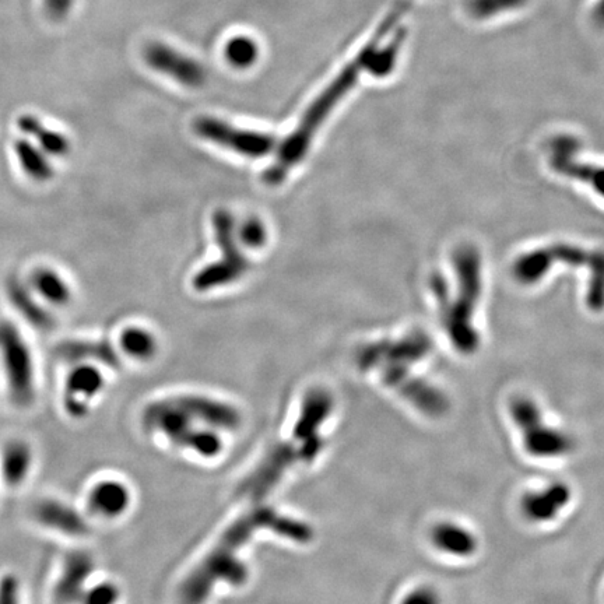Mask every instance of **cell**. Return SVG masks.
Returning a JSON list of instances; mask_svg holds the SVG:
<instances>
[{
    "mask_svg": "<svg viewBox=\"0 0 604 604\" xmlns=\"http://www.w3.org/2000/svg\"><path fill=\"white\" fill-rule=\"evenodd\" d=\"M261 530H272L297 543H307L314 536L307 523L279 514L275 509L263 507L248 512L228 526L212 551L185 579L179 591L182 603H205L220 582L234 586L244 584L248 579V568L240 557L241 547Z\"/></svg>",
    "mask_w": 604,
    "mask_h": 604,
    "instance_id": "1",
    "label": "cell"
},
{
    "mask_svg": "<svg viewBox=\"0 0 604 604\" xmlns=\"http://www.w3.org/2000/svg\"><path fill=\"white\" fill-rule=\"evenodd\" d=\"M393 61H395V56L389 51L377 54L374 44L364 49L363 54L346 66L340 75L315 98L314 103L309 105L300 124L289 138L284 140L276 160L263 174V181L270 186L282 184L290 171L307 156L316 132L321 129L333 108L356 86L361 73L368 70L375 76H385L386 73L391 72Z\"/></svg>",
    "mask_w": 604,
    "mask_h": 604,
    "instance_id": "2",
    "label": "cell"
},
{
    "mask_svg": "<svg viewBox=\"0 0 604 604\" xmlns=\"http://www.w3.org/2000/svg\"><path fill=\"white\" fill-rule=\"evenodd\" d=\"M453 269L456 276L455 296L449 293L447 282L440 275H435L431 280V290L440 305L442 322L453 346L462 354H473L480 346L479 333L473 322L483 290L479 251L472 245H463L453 256Z\"/></svg>",
    "mask_w": 604,
    "mask_h": 604,
    "instance_id": "3",
    "label": "cell"
},
{
    "mask_svg": "<svg viewBox=\"0 0 604 604\" xmlns=\"http://www.w3.org/2000/svg\"><path fill=\"white\" fill-rule=\"evenodd\" d=\"M568 263L588 269L589 284L586 304L592 311L604 309V251H593L570 244H551L533 249L516 259L512 275L523 286L539 283L556 263Z\"/></svg>",
    "mask_w": 604,
    "mask_h": 604,
    "instance_id": "4",
    "label": "cell"
},
{
    "mask_svg": "<svg viewBox=\"0 0 604 604\" xmlns=\"http://www.w3.org/2000/svg\"><path fill=\"white\" fill-rule=\"evenodd\" d=\"M0 363L14 405L21 409L33 405L37 393L33 353L16 323L7 319L0 321Z\"/></svg>",
    "mask_w": 604,
    "mask_h": 604,
    "instance_id": "5",
    "label": "cell"
},
{
    "mask_svg": "<svg viewBox=\"0 0 604 604\" xmlns=\"http://www.w3.org/2000/svg\"><path fill=\"white\" fill-rule=\"evenodd\" d=\"M213 226L217 244L223 255L220 261L206 266L195 276L193 287L198 291L217 289L238 282L251 268L248 259L238 248L237 235H234V219L230 212L217 210L213 216Z\"/></svg>",
    "mask_w": 604,
    "mask_h": 604,
    "instance_id": "6",
    "label": "cell"
},
{
    "mask_svg": "<svg viewBox=\"0 0 604 604\" xmlns=\"http://www.w3.org/2000/svg\"><path fill=\"white\" fill-rule=\"evenodd\" d=\"M433 342L427 333L414 330L399 340H379L358 351L357 364L361 370L382 367H405L421 363L430 356Z\"/></svg>",
    "mask_w": 604,
    "mask_h": 604,
    "instance_id": "7",
    "label": "cell"
},
{
    "mask_svg": "<svg viewBox=\"0 0 604 604\" xmlns=\"http://www.w3.org/2000/svg\"><path fill=\"white\" fill-rule=\"evenodd\" d=\"M193 129L199 138L249 158L268 156L277 145L275 136L269 133L237 128L217 118L196 119Z\"/></svg>",
    "mask_w": 604,
    "mask_h": 604,
    "instance_id": "8",
    "label": "cell"
},
{
    "mask_svg": "<svg viewBox=\"0 0 604 604\" xmlns=\"http://www.w3.org/2000/svg\"><path fill=\"white\" fill-rule=\"evenodd\" d=\"M379 371L382 381L403 396L410 405L424 413V416L438 419L448 413V396L437 386L413 375L410 368L382 367Z\"/></svg>",
    "mask_w": 604,
    "mask_h": 604,
    "instance_id": "9",
    "label": "cell"
},
{
    "mask_svg": "<svg viewBox=\"0 0 604 604\" xmlns=\"http://www.w3.org/2000/svg\"><path fill=\"white\" fill-rule=\"evenodd\" d=\"M300 460H302L300 447L290 442L275 445L270 448L258 466L242 480L238 493L251 500H262L280 483L284 474Z\"/></svg>",
    "mask_w": 604,
    "mask_h": 604,
    "instance_id": "10",
    "label": "cell"
},
{
    "mask_svg": "<svg viewBox=\"0 0 604 604\" xmlns=\"http://www.w3.org/2000/svg\"><path fill=\"white\" fill-rule=\"evenodd\" d=\"M549 146V161L554 171L584 182L604 199V165L579 160V143L570 136H558Z\"/></svg>",
    "mask_w": 604,
    "mask_h": 604,
    "instance_id": "11",
    "label": "cell"
},
{
    "mask_svg": "<svg viewBox=\"0 0 604 604\" xmlns=\"http://www.w3.org/2000/svg\"><path fill=\"white\" fill-rule=\"evenodd\" d=\"M574 491L564 481H553L547 486L536 488L522 495V515L535 525L556 522L565 509L570 507Z\"/></svg>",
    "mask_w": 604,
    "mask_h": 604,
    "instance_id": "12",
    "label": "cell"
},
{
    "mask_svg": "<svg viewBox=\"0 0 604 604\" xmlns=\"http://www.w3.org/2000/svg\"><path fill=\"white\" fill-rule=\"evenodd\" d=\"M523 448L537 459H563L577 449L574 435L563 428L551 426L546 416L521 430Z\"/></svg>",
    "mask_w": 604,
    "mask_h": 604,
    "instance_id": "13",
    "label": "cell"
},
{
    "mask_svg": "<svg viewBox=\"0 0 604 604\" xmlns=\"http://www.w3.org/2000/svg\"><path fill=\"white\" fill-rule=\"evenodd\" d=\"M104 388L103 372L96 365L79 363L69 372L63 391V406L73 419H84L90 412V402Z\"/></svg>",
    "mask_w": 604,
    "mask_h": 604,
    "instance_id": "14",
    "label": "cell"
},
{
    "mask_svg": "<svg viewBox=\"0 0 604 604\" xmlns=\"http://www.w3.org/2000/svg\"><path fill=\"white\" fill-rule=\"evenodd\" d=\"M179 409L184 410L193 423H200L212 430H235L240 427L241 414L235 407L205 396L185 395L172 398Z\"/></svg>",
    "mask_w": 604,
    "mask_h": 604,
    "instance_id": "15",
    "label": "cell"
},
{
    "mask_svg": "<svg viewBox=\"0 0 604 604\" xmlns=\"http://www.w3.org/2000/svg\"><path fill=\"white\" fill-rule=\"evenodd\" d=\"M146 61L151 68L172 77L184 86L198 87L206 79L205 69L192 58L163 44H153L146 49Z\"/></svg>",
    "mask_w": 604,
    "mask_h": 604,
    "instance_id": "16",
    "label": "cell"
},
{
    "mask_svg": "<svg viewBox=\"0 0 604 604\" xmlns=\"http://www.w3.org/2000/svg\"><path fill=\"white\" fill-rule=\"evenodd\" d=\"M33 518L42 528L54 530L61 535L80 537L89 533L86 519L66 502L45 498L34 505Z\"/></svg>",
    "mask_w": 604,
    "mask_h": 604,
    "instance_id": "17",
    "label": "cell"
},
{
    "mask_svg": "<svg viewBox=\"0 0 604 604\" xmlns=\"http://www.w3.org/2000/svg\"><path fill=\"white\" fill-rule=\"evenodd\" d=\"M93 571L94 561L89 554L84 551L70 553L63 561L62 572L55 585L56 602L59 604L80 602Z\"/></svg>",
    "mask_w": 604,
    "mask_h": 604,
    "instance_id": "18",
    "label": "cell"
},
{
    "mask_svg": "<svg viewBox=\"0 0 604 604\" xmlns=\"http://www.w3.org/2000/svg\"><path fill=\"white\" fill-rule=\"evenodd\" d=\"M332 410V395L322 388L311 389L302 400L300 416L294 427V440L300 445L307 441L322 440L319 430L329 419Z\"/></svg>",
    "mask_w": 604,
    "mask_h": 604,
    "instance_id": "19",
    "label": "cell"
},
{
    "mask_svg": "<svg viewBox=\"0 0 604 604\" xmlns=\"http://www.w3.org/2000/svg\"><path fill=\"white\" fill-rule=\"evenodd\" d=\"M431 543L445 556L453 558H472L480 549V540L476 533L458 522H438L431 529Z\"/></svg>",
    "mask_w": 604,
    "mask_h": 604,
    "instance_id": "20",
    "label": "cell"
},
{
    "mask_svg": "<svg viewBox=\"0 0 604 604\" xmlns=\"http://www.w3.org/2000/svg\"><path fill=\"white\" fill-rule=\"evenodd\" d=\"M17 128L51 158L66 157L72 150V143L65 133L48 128L40 118L33 114L20 115L17 119Z\"/></svg>",
    "mask_w": 604,
    "mask_h": 604,
    "instance_id": "21",
    "label": "cell"
},
{
    "mask_svg": "<svg viewBox=\"0 0 604 604\" xmlns=\"http://www.w3.org/2000/svg\"><path fill=\"white\" fill-rule=\"evenodd\" d=\"M17 163L27 178L35 184H48L55 178V167L52 158L35 145L33 140L26 138L17 139L13 145Z\"/></svg>",
    "mask_w": 604,
    "mask_h": 604,
    "instance_id": "22",
    "label": "cell"
},
{
    "mask_svg": "<svg viewBox=\"0 0 604 604\" xmlns=\"http://www.w3.org/2000/svg\"><path fill=\"white\" fill-rule=\"evenodd\" d=\"M131 502V494L125 484L105 480L96 484L89 495V507L103 518H117L124 514Z\"/></svg>",
    "mask_w": 604,
    "mask_h": 604,
    "instance_id": "23",
    "label": "cell"
},
{
    "mask_svg": "<svg viewBox=\"0 0 604 604\" xmlns=\"http://www.w3.org/2000/svg\"><path fill=\"white\" fill-rule=\"evenodd\" d=\"M33 466L34 452L27 442L12 441L3 449L0 470H2V479L7 487L23 486L30 476Z\"/></svg>",
    "mask_w": 604,
    "mask_h": 604,
    "instance_id": "24",
    "label": "cell"
},
{
    "mask_svg": "<svg viewBox=\"0 0 604 604\" xmlns=\"http://www.w3.org/2000/svg\"><path fill=\"white\" fill-rule=\"evenodd\" d=\"M58 354L72 363H101L118 368L119 357L110 343L104 340H70L59 346Z\"/></svg>",
    "mask_w": 604,
    "mask_h": 604,
    "instance_id": "25",
    "label": "cell"
},
{
    "mask_svg": "<svg viewBox=\"0 0 604 604\" xmlns=\"http://www.w3.org/2000/svg\"><path fill=\"white\" fill-rule=\"evenodd\" d=\"M31 284H33V293L52 307H66L72 301L73 294L68 280L58 270L48 266L35 269L31 275Z\"/></svg>",
    "mask_w": 604,
    "mask_h": 604,
    "instance_id": "26",
    "label": "cell"
},
{
    "mask_svg": "<svg viewBox=\"0 0 604 604\" xmlns=\"http://www.w3.org/2000/svg\"><path fill=\"white\" fill-rule=\"evenodd\" d=\"M7 294H9L14 308L35 328L51 329L54 326V318L49 315L47 309L42 307L34 294H31V291L27 290L26 287L16 282H10L9 287H7Z\"/></svg>",
    "mask_w": 604,
    "mask_h": 604,
    "instance_id": "27",
    "label": "cell"
},
{
    "mask_svg": "<svg viewBox=\"0 0 604 604\" xmlns=\"http://www.w3.org/2000/svg\"><path fill=\"white\" fill-rule=\"evenodd\" d=\"M121 347L128 356L149 360L157 351L156 339L147 330L129 328L121 335Z\"/></svg>",
    "mask_w": 604,
    "mask_h": 604,
    "instance_id": "28",
    "label": "cell"
},
{
    "mask_svg": "<svg viewBox=\"0 0 604 604\" xmlns=\"http://www.w3.org/2000/svg\"><path fill=\"white\" fill-rule=\"evenodd\" d=\"M227 59L235 68L245 69L251 66L258 58V47L249 38H234L228 42L226 49Z\"/></svg>",
    "mask_w": 604,
    "mask_h": 604,
    "instance_id": "29",
    "label": "cell"
},
{
    "mask_svg": "<svg viewBox=\"0 0 604 604\" xmlns=\"http://www.w3.org/2000/svg\"><path fill=\"white\" fill-rule=\"evenodd\" d=\"M238 237L248 248L258 249L265 247L266 241H268V231L261 220L249 219L242 224Z\"/></svg>",
    "mask_w": 604,
    "mask_h": 604,
    "instance_id": "30",
    "label": "cell"
},
{
    "mask_svg": "<svg viewBox=\"0 0 604 604\" xmlns=\"http://www.w3.org/2000/svg\"><path fill=\"white\" fill-rule=\"evenodd\" d=\"M119 598L117 586L104 582L91 588L90 591L84 592L80 602L82 604H115Z\"/></svg>",
    "mask_w": 604,
    "mask_h": 604,
    "instance_id": "31",
    "label": "cell"
},
{
    "mask_svg": "<svg viewBox=\"0 0 604 604\" xmlns=\"http://www.w3.org/2000/svg\"><path fill=\"white\" fill-rule=\"evenodd\" d=\"M0 604H21L20 581L14 574L0 578Z\"/></svg>",
    "mask_w": 604,
    "mask_h": 604,
    "instance_id": "32",
    "label": "cell"
},
{
    "mask_svg": "<svg viewBox=\"0 0 604 604\" xmlns=\"http://www.w3.org/2000/svg\"><path fill=\"white\" fill-rule=\"evenodd\" d=\"M402 604H444L442 596L433 586H419L409 592Z\"/></svg>",
    "mask_w": 604,
    "mask_h": 604,
    "instance_id": "33",
    "label": "cell"
},
{
    "mask_svg": "<svg viewBox=\"0 0 604 604\" xmlns=\"http://www.w3.org/2000/svg\"><path fill=\"white\" fill-rule=\"evenodd\" d=\"M75 0H47V10L54 19H62L72 9Z\"/></svg>",
    "mask_w": 604,
    "mask_h": 604,
    "instance_id": "34",
    "label": "cell"
},
{
    "mask_svg": "<svg viewBox=\"0 0 604 604\" xmlns=\"http://www.w3.org/2000/svg\"><path fill=\"white\" fill-rule=\"evenodd\" d=\"M602 9L604 10V3H603V7H602ZM602 13H603V16H604V12H602Z\"/></svg>",
    "mask_w": 604,
    "mask_h": 604,
    "instance_id": "35",
    "label": "cell"
}]
</instances>
